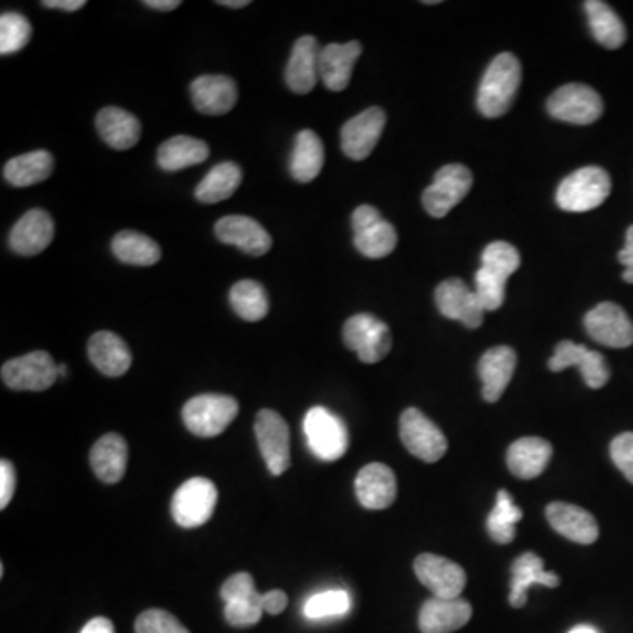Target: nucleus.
<instances>
[{
	"instance_id": "1",
	"label": "nucleus",
	"mask_w": 633,
	"mask_h": 633,
	"mask_svg": "<svg viewBox=\"0 0 633 633\" xmlns=\"http://www.w3.org/2000/svg\"><path fill=\"white\" fill-rule=\"evenodd\" d=\"M521 62L512 53H500L484 72L479 84L478 108L485 119H499L511 110L520 90Z\"/></svg>"
},
{
	"instance_id": "2",
	"label": "nucleus",
	"mask_w": 633,
	"mask_h": 633,
	"mask_svg": "<svg viewBox=\"0 0 633 633\" xmlns=\"http://www.w3.org/2000/svg\"><path fill=\"white\" fill-rule=\"evenodd\" d=\"M612 183L605 169L586 165L560 183L556 190L557 207L572 213H584L604 204L611 194Z\"/></svg>"
},
{
	"instance_id": "3",
	"label": "nucleus",
	"mask_w": 633,
	"mask_h": 633,
	"mask_svg": "<svg viewBox=\"0 0 633 633\" xmlns=\"http://www.w3.org/2000/svg\"><path fill=\"white\" fill-rule=\"evenodd\" d=\"M238 412L240 405L234 398L225 394H201L187 401L182 418L192 435L213 439L228 430Z\"/></svg>"
},
{
	"instance_id": "4",
	"label": "nucleus",
	"mask_w": 633,
	"mask_h": 633,
	"mask_svg": "<svg viewBox=\"0 0 633 633\" xmlns=\"http://www.w3.org/2000/svg\"><path fill=\"white\" fill-rule=\"evenodd\" d=\"M304 436L319 460L338 461L349 451V431L338 415L324 406H313L303 421Z\"/></svg>"
},
{
	"instance_id": "5",
	"label": "nucleus",
	"mask_w": 633,
	"mask_h": 633,
	"mask_svg": "<svg viewBox=\"0 0 633 633\" xmlns=\"http://www.w3.org/2000/svg\"><path fill=\"white\" fill-rule=\"evenodd\" d=\"M343 343L363 363L375 364L391 352L393 338L385 322L370 313H358L343 325Z\"/></svg>"
},
{
	"instance_id": "6",
	"label": "nucleus",
	"mask_w": 633,
	"mask_h": 633,
	"mask_svg": "<svg viewBox=\"0 0 633 633\" xmlns=\"http://www.w3.org/2000/svg\"><path fill=\"white\" fill-rule=\"evenodd\" d=\"M400 439L406 451L424 463H436L449 449L443 431L419 409H406L401 414Z\"/></svg>"
},
{
	"instance_id": "7",
	"label": "nucleus",
	"mask_w": 633,
	"mask_h": 633,
	"mask_svg": "<svg viewBox=\"0 0 633 633\" xmlns=\"http://www.w3.org/2000/svg\"><path fill=\"white\" fill-rule=\"evenodd\" d=\"M219 491L210 479L194 478L178 488L171 503L178 526L198 528L207 524L215 512Z\"/></svg>"
},
{
	"instance_id": "8",
	"label": "nucleus",
	"mask_w": 633,
	"mask_h": 633,
	"mask_svg": "<svg viewBox=\"0 0 633 633\" xmlns=\"http://www.w3.org/2000/svg\"><path fill=\"white\" fill-rule=\"evenodd\" d=\"M547 113L560 122L590 125L604 113V101L587 84L570 83L547 99Z\"/></svg>"
},
{
	"instance_id": "9",
	"label": "nucleus",
	"mask_w": 633,
	"mask_h": 633,
	"mask_svg": "<svg viewBox=\"0 0 633 633\" xmlns=\"http://www.w3.org/2000/svg\"><path fill=\"white\" fill-rule=\"evenodd\" d=\"M2 382L13 391L41 393L56 384L59 364L48 352L36 351L21 358L9 359L2 366Z\"/></svg>"
},
{
	"instance_id": "10",
	"label": "nucleus",
	"mask_w": 633,
	"mask_h": 633,
	"mask_svg": "<svg viewBox=\"0 0 633 633\" xmlns=\"http://www.w3.org/2000/svg\"><path fill=\"white\" fill-rule=\"evenodd\" d=\"M473 185V174L466 165L448 164L436 171L435 180L424 190L422 204L435 219L448 215L452 208L460 204Z\"/></svg>"
},
{
	"instance_id": "11",
	"label": "nucleus",
	"mask_w": 633,
	"mask_h": 633,
	"mask_svg": "<svg viewBox=\"0 0 633 633\" xmlns=\"http://www.w3.org/2000/svg\"><path fill=\"white\" fill-rule=\"evenodd\" d=\"M255 436L271 475L279 478L288 472L291 466V433L285 419L274 410H261L255 418Z\"/></svg>"
},
{
	"instance_id": "12",
	"label": "nucleus",
	"mask_w": 633,
	"mask_h": 633,
	"mask_svg": "<svg viewBox=\"0 0 633 633\" xmlns=\"http://www.w3.org/2000/svg\"><path fill=\"white\" fill-rule=\"evenodd\" d=\"M587 334L600 345L611 349H626L633 343V322L620 304H596L584 316Z\"/></svg>"
},
{
	"instance_id": "13",
	"label": "nucleus",
	"mask_w": 633,
	"mask_h": 633,
	"mask_svg": "<svg viewBox=\"0 0 633 633\" xmlns=\"http://www.w3.org/2000/svg\"><path fill=\"white\" fill-rule=\"evenodd\" d=\"M414 570L419 581L439 599H460L466 586L463 566L439 554L415 557Z\"/></svg>"
},
{
	"instance_id": "14",
	"label": "nucleus",
	"mask_w": 633,
	"mask_h": 633,
	"mask_svg": "<svg viewBox=\"0 0 633 633\" xmlns=\"http://www.w3.org/2000/svg\"><path fill=\"white\" fill-rule=\"evenodd\" d=\"M435 301L443 316L460 321L470 330H478L484 321L485 310L481 300L463 280L449 279L440 283L435 291Z\"/></svg>"
},
{
	"instance_id": "15",
	"label": "nucleus",
	"mask_w": 633,
	"mask_h": 633,
	"mask_svg": "<svg viewBox=\"0 0 633 633\" xmlns=\"http://www.w3.org/2000/svg\"><path fill=\"white\" fill-rule=\"evenodd\" d=\"M577 366L590 389L604 388L611 379L607 363L600 352L590 351L587 346L574 342H560L554 349L553 358L549 359V370L554 373L563 372L566 368Z\"/></svg>"
},
{
	"instance_id": "16",
	"label": "nucleus",
	"mask_w": 633,
	"mask_h": 633,
	"mask_svg": "<svg viewBox=\"0 0 633 633\" xmlns=\"http://www.w3.org/2000/svg\"><path fill=\"white\" fill-rule=\"evenodd\" d=\"M385 113L376 105L355 114L342 127V150L352 161H364L372 155L384 132Z\"/></svg>"
},
{
	"instance_id": "17",
	"label": "nucleus",
	"mask_w": 633,
	"mask_h": 633,
	"mask_svg": "<svg viewBox=\"0 0 633 633\" xmlns=\"http://www.w3.org/2000/svg\"><path fill=\"white\" fill-rule=\"evenodd\" d=\"M215 237L225 245L237 247L253 258L270 252L273 240L258 220L245 215H228L215 224Z\"/></svg>"
},
{
	"instance_id": "18",
	"label": "nucleus",
	"mask_w": 633,
	"mask_h": 633,
	"mask_svg": "<svg viewBox=\"0 0 633 633\" xmlns=\"http://www.w3.org/2000/svg\"><path fill=\"white\" fill-rule=\"evenodd\" d=\"M396 493V475L388 464H366L355 478V496L370 511H382L393 505Z\"/></svg>"
},
{
	"instance_id": "19",
	"label": "nucleus",
	"mask_w": 633,
	"mask_h": 633,
	"mask_svg": "<svg viewBox=\"0 0 633 633\" xmlns=\"http://www.w3.org/2000/svg\"><path fill=\"white\" fill-rule=\"evenodd\" d=\"M56 237V225L48 211L36 208L27 211L26 215L18 220L9 234V247L20 255H38L42 250L50 247Z\"/></svg>"
},
{
	"instance_id": "20",
	"label": "nucleus",
	"mask_w": 633,
	"mask_h": 633,
	"mask_svg": "<svg viewBox=\"0 0 633 633\" xmlns=\"http://www.w3.org/2000/svg\"><path fill=\"white\" fill-rule=\"evenodd\" d=\"M472 617V605L461 599L431 596L419 612L422 633H452L463 629Z\"/></svg>"
},
{
	"instance_id": "21",
	"label": "nucleus",
	"mask_w": 633,
	"mask_h": 633,
	"mask_svg": "<svg viewBox=\"0 0 633 633\" xmlns=\"http://www.w3.org/2000/svg\"><path fill=\"white\" fill-rule=\"evenodd\" d=\"M518 366V354L512 346H493L479 361V376L482 380V398L494 403L505 393Z\"/></svg>"
},
{
	"instance_id": "22",
	"label": "nucleus",
	"mask_w": 633,
	"mask_h": 633,
	"mask_svg": "<svg viewBox=\"0 0 633 633\" xmlns=\"http://www.w3.org/2000/svg\"><path fill=\"white\" fill-rule=\"evenodd\" d=\"M190 98L199 113L225 114L238 101L237 83L222 74H204L190 84Z\"/></svg>"
},
{
	"instance_id": "23",
	"label": "nucleus",
	"mask_w": 633,
	"mask_h": 633,
	"mask_svg": "<svg viewBox=\"0 0 633 633\" xmlns=\"http://www.w3.org/2000/svg\"><path fill=\"white\" fill-rule=\"evenodd\" d=\"M363 53V47L358 41L345 44H328L321 48L319 57V74L325 89L331 92H342L351 83L352 71L355 62Z\"/></svg>"
},
{
	"instance_id": "24",
	"label": "nucleus",
	"mask_w": 633,
	"mask_h": 633,
	"mask_svg": "<svg viewBox=\"0 0 633 633\" xmlns=\"http://www.w3.org/2000/svg\"><path fill=\"white\" fill-rule=\"evenodd\" d=\"M319 57L321 48L313 36H303L294 42L288 69H285V83L294 93L312 92L316 81L321 80L319 74Z\"/></svg>"
},
{
	"instance_id": "25",
	"label": "nucleus",
	"mask_w": 633,
	"mask_h": 633,
	"mask_svg": "<svg viewBox=\"0 0 633 633\" xmlns=\"http://www.w3.org/2000/svg\"><path fill=\"white\" fill-rule=\"evenodd\" d=\"M551 526L577 544L590 545L599 539V524L590 512L572 503L553 502L545 509Z\"/></svg>"
},
{
	"instance_id": "26",
	"label": "nucleus",
	"mask_w": 633,
	"mask_h": 633,
	"mask_svg": "<svg viewBox=\"0 0 633 633\" xmlns=\"http://www.w3.org/2000/svg\"><path fill=\"white\" fill-rule=\"evenodd\" d=\"M553 456V445L539 436L515 440L506 451V466L512 475L523 481L535 479L547 469Z\"/></svg>"
},
{
	"instance_id": "27",
	"label": "nucleus",
	"mask_w": 633,
	"mask_h": 633,
	"mask_svg": "<svg viewBox=\"0 0 633 633\" xmlns=\"http://www.w3.org/2000/svg\"><path fill=\"white\" fill-rule=\"evenodd\" d=\"M129 448L119 433H105L93 443L90 451V466L104 484H117L125 475Z\"/></svg>"
},
{
	"instance_id": "28",
	"label": "nucleus",
	"mask_w": 633,
	"mask_h": 633,
	"mask_svg": "<svg viewBox=\"0 0 633 633\" xmlns=\"http://www.w3.org/2000/svg\"><path fill=\"white\" fill-rule=\"evenodd\" d=\"M89 358L93 366L105 376H122L129 372L132 354L119 334L98 331L89 340Z\"/></svg>"
},
{
	"instance_id": "29",
	"label": "nucleus",
	"mask_w": 633,
	"mask_h": 633,
	"mask_svg": "<svg viewBox=\"0 0 633 633\" xmlns=\"http://www.w3.org/2000/svg\"><path fill=\"white\" fill-rule=\"evenodd\" d=\"M533 584L557 587L560 586V577L553 572H545L544 562L539 554H521L512 563L511 596H509L512 607L521 609L526 605V593Z\"/></svg>"
},
{
	"instance_id": "30",
	"label": "nucleus",
	"mask_w": 633,
	"mask_h": 633,
	"mask_svg": "<svg viewBox=\"0 0 633 633\" xmlns=\"http://www.w3.org/2000/svg\"><path fill=\"white\" fill-rule=\"evenodd\" d=\"M99 135L113 150H129L138 144L141 138V123L134 114L122 108L108 105L96 117Z\"/></svg>"
},
{
	"instance_id": "31",
	"label": "nucleus",
	"mask_w": 633,
	"mask_h": 633,
	"mask_svg": "<svg viewBox=\"0 0 633 633\" xmlns=\"http://www.w3.org/2000/svg\"><path fill=\"white\" fill-rule=\"evenodd\" d=\"M210 157V148L204 141L190 135H174L159 147L157 161L164 171H182L190 165H198Z\"/></svg>"
},
{
	"instance_id": "32",
	"label": "nucleus",
	"mask_w": 633,
	"mask_h": 633,
	"mask_svg": "<svg viewBox=\"0 0 633 633\" xmlns=\"http://www.w3.org/2000/svg\"><path fill=\"white\" fill-rule=\"evenodd\" d=\"M324 165V144L313 131L295 135L291 155V174L295 182L309 183L319 177Z\"/></svg>"
},
{
	"instance_id": "33",
	"label": "nucleus",
	"mask_w": 633,
	"mask_h": 633,
	"mask_svg": "<svg viewBox=\"0 0 633 633\" xmlns=\"http://www.w3.org/2000/svg\"><path fill=\"white\" fill-rule=\"evenodd\" d=\"M53 173V157L47 150L23 153L14 157L4 165V178L9 185L17 189L44 182Z\"/></svg>"
},
{
	"instance_id": "34",
	"label": "nucleus",
	"mask_w": 633,
	"mask_h": 633,
	"mask_svg": "<svg viewBox=\"0 0 633 633\" xmlns=\"http://www.w3.org/2000/svg\"><path fill=\"white\" fill-rule=\"evenodd\" d=\"M243 182V171L234 162H222L210 169L203 182L195 187L199 203L215 204L232 198Z\"/></svg>"
},
{
	"instance_id": "35",
	"label": "nucleus",
	"mask_w": 633,
	"mask_h": 633,
	"mask_svg": "<svg viewBox=\"0 0 633 633\" xmlns=\"http://www.w3.org/2000/svg\"><path fill=\"white\" fill-rule=\"evenodd\" d=\"M591 34L607 50H617L626 41V29L616 11L600 0H587L584 4Z\"/></svg>"
},
{
	"instance_id": "36",
	"label": "nucleus",
	"mask_w": 633,
	"mask_h": 633,
	"mask_svg": "<svg viewBox=\"0 0 633 633\" xmlns=\"http://www.w3.org/2000/svg\"><path fill=\"white\" fill-rule=\"evenodd\" d=\"M114 258L131 267H153L161 261V247L141 232L122 231L111 241Z\"/></svg>"
},
{
	"instance_id": "37",
	"label": "nucleus",
	"mask_w": 633,
	"mask_h": 633,
	"mask_svg": "<svg viewBox=\"0 0 633 633\" xmlns=\"http://www.w3.org/2000/svg\"><path fill=\"white\" fill-rule=\"evenodd\" d=\"M231 307L238 316L247 322L262 321L270 312V300L261 283L255 280H240L229 292Z\"/></svg>"
},
{
	"instance_id": "38",
	"label": "nucleus",
	"mask_w": 633,
	"mask_h": 633,
	"mask_svg": "<svg viewBox=\"0 0 633 633\" xmlns=\"http://www.w3.org/2000/svg\"><path fill=\"white\" fill-rule=\"evenodd\" d=\"M523 520V511L515 505L511 494L500 490L496 494V505L488 518V533L496 544H511L518 535V523Z\"/></svg>"
},
{
	"instance_id": "39",
	"label": "nucleus",
	"mask_w": 633,
	"mask_h": 633,
	"mask_svg": "<svg viewBox=\"0 0 633 633\" xmlns=\"http://www.w3.org/2000/svg\"><path fill=\"white\" fill-rule=\"evenodd\" d=\"M354 245L359 253H363L364 258H388L389 253H393L398 245L396 229L393 224H389L388 220L382 219L372 228L355 232Z\"/></svg>"
},
{
	"instance_id": "40",
	"label": "nucleus",
	"mask_w": 633,
	"mask_h": 633,
	"mask_svg": "<svg viewBox=\"0 0 633 633\" xmlns=\"http://www.w3.org/2000/svg\"><path fill=\"white\" fill-rule=\"evenodd\" d=\"M32 38V27L23 14L8 11L0 17V56H13Z\"/></svg>"
},
{
	"instance_id": "41",
	"label": "nucleus",
	"mask_w": 633,
	"mask_h": 633,
	"mask_svg": "<svg viewBox=\"0 0 633 633\" xmlns=\"http://www.w3.org/2000/svg\"><path fill=\"white\" fill-rule=\"evenodd\" d=\"M349 611H351V596L343 590L322 591L304 604V616L309 620L343 616Z\"/></svg>"
},
{
	"instance_id": "42",
	"label": "nucleus",
	"mask_w": 633,
	"mask_h": 633,
	"mask_svg": "<svg viewBox=\"0 0 633 633\" xmlns=\"http://www.w3.org/2000/svg\"><path fill=\"white\" fill-rule=\"evenodd\" d=\"M521 255L515 247L505 241H494L491 245L485 247L482 252V268L499 274L502 279L509 280L511 274L520 270Z\"/></svg>"
},
{
	"instance_id": "43",
	"label": "nucleus",
	"mask_w": 633,
	"mask_h": 633,
	"mask_svg": "<svg viewBox=\"0 0 633 633\" xmlns=\"http://www.w3.org/2000/svg\"><path fill=\"white\" fill-rule=\"evenodd\" d=\"M506 280L499 274L491 273L485 268H479L475 274V294L481 300L485 312H494L502 307L505 301Z\"/></svg>"
},
{
	"instance_id": "44",
	"label": "nucleus",
	"mask_w": 633,
	"mask_h": 633,
	"mask_svg": "<svg viewBox=\"0 0 633 633\" xmlns=\"http://www.w3.org/2000/svg\"><path fill=\"white\" fill-rule=\"evenodd\" d=\"M262 593H255L245 600H237V602H228L224 609V616L229 625L237 629H245V626L258 625L261 621L262 612Z\"/></svg>"
},
{
	"instance_id": "45",
	"label": "nucleus",
	"mask_w": 633,
	"mask_h": 633,
	"mask_svg": "<svg viewBox=\"0 0 633 633\" xmlns=\"http://www.w3.org/2000/svg\"><path fill=\"white\" fill-rule=\"evenodd\" d=\"M135 633H190L185 626L162 609H150L141 612L135 620Z\"/></svg>"
},
{
	"instance_id": "46",
	"label": "nucleus",
	"mask_w": 633,
	"mask_h": 633,
	"mask_svg": "<svg viewBox=\"0 0 633 633\" xmlns=\"http://www.w3.org/2000/svg\"><path fill=\"white\" fill-rule=\"evenodd\" d=\"M611 458L621 473L633 484V433H621L611 443Z\"/></svg>"
},
{
	"instance_id": "47",
	"label": "nucleus",
	"mask_w": 633,
	"mask_h": 633,
	"mask_svg": "<svg viewBox=\"0 0 633 633\" xmlns=\"http://www.w3.org/2000/svg\"><path fill=\"white\" fill-rule=\"evenodd\" d=\"M255 593L259 591L255 590V583H253V577L249 572H238V574L231 575L220 590V596L225 604L237 602V600L250 599Z\"/></svg>"
},
{
	"instance_id": "48",
	"label": "nucleus",
	"mask_w": 633,
	"mask_h": 633,
	"mask_svg": "<svg viewBox=\"0 0 633 633\" xmlns=\"http://www.w3.org/2000/svg\"><path fill=\"white\" fill-rule=\"evenodd\" d=\"M14 491H17V470L11 461L2 460L0 461V509L2 511L13 500Z\"/></svg>"
},
{
	"instance_id": "49",
	"label": "nucleus",
	"mask_w": 633,
	"mask_h": 633,
	"mask_svg": "<svg viewBox=\"0 0 633 633\" xmlns=\"http://www.w3.org/2000/svg\"><path fill=\"white\" fill-rule=\"evenodd\" d=\"M382 215L376 208L370 207V204H363V207L355 208L354 213H352V229L355 232L364 231V229L372 228L373 224L380 222Z\"/></svg>"
},
{
	"instance_id": "50",
	"label": "nucleus",
	"mask_w": 633,
	"mask_h": 633,
	"mask_svg": "<svg viewBox=\"0 0 633 633\" xmlns=\"http://www.w3.org/2000/svg\"><path fill=\"white\" fill-rule=\"evenodd\" d=\"M261 600L264 612L273 614V616L285 611L289 602L288 595H285L282 590H271L268 591V593H262Z\"/></svg>"
},
{
	"instance_id": "51",
	"label": "nucleus",
	"mask_w": 633,
	"mask_h": 633,
	"mask_svg": "<svg viewBox=\"0 0 633 633\" xmlns=\"http://www.w3.org/2000/svg\"><path fill=\"white\" fill-rule=\"evenodd\" d=\"M617 259H620L621 264L625 267L623 280L633 283V225H630L629 231H626L625 249L617 253Z\"/></svg>"
},
{
	"instance_id": "52",
	"label": "nucleus",
	"mask_w": 633,
	"mask_h": 633,
	"mask_svg": "<svg viewBox=\"0 0 633 633\" xmlns=\"http://www.w3.org/2000/svg\"><path fill=\"white\" fill-rule=\"evenodd\" d=\"M41 4L48 9H60V11H66V13H74V11H80L81 8H84L87 2L84 0H44Z\"/></svg>"
},
{
	"instance_id": "53",
	"label": "nucleus",
	"mask_w": 633,
	"mask_h": 633,
	"mask_svg": "<svg viewBox=\"0 0 633 633\" xmlns=\"http://www.w3.org/2000/svg\"><path fill=\"white\" fill-rule=\"evenodd\" d=\"M80 633H114V626L108 617H93Z\"/></svg>"
},
{
	"instance_id": "54",
	"label": "nucleus",
	"mask_w": 633,
	"mask_h": 633,
	"mask_svg": "<svg viewBox=\"0 0 633 633\" xmlns=\"http://www.w3.org/2000/svg\"><path fill=\"white\" fill-rule=\"evenodd\" d=\"M143 4L155 11H174L182 6V2L180 0H144Z\"/></svg>"
},
{
	"instance_id": "55",
	"label": "nucleus",
	"mask_w": 633,
	"mask_h": 633,
	"mask_svg": "<svg viewBox=\"0 0 633 633\" xmlns=\"http://www.w3.org/2000/svg\"><path fill=\"white\" fill-rule=\"evenodd\" d=\"M220 6H225V8L241 9L247 8L250 4V0H219Z\"/></svg>"
},
{
	"instance_id": "56",
	"label": "nucleus",
	"mask_w": 633,
	"mask_h": 633,
	"mask_svg": "<svg viewBox=\"0 0 633 633\" xmlns=\"http://www.w3.org/2000/svg\"><path fill=\"white\" fill-rule=\"evenodd\" d=\"M569 633H599V632H596V630L593 629V626L579 625V626H575V629L570 630Z\"/></svg>"
},
{
	"instance_id": "57",
	"label": "nucleus",
	"mask_w": 633,
	"mask_h": 633,
	"mask_svg": "<svg viewBox=\"0 0 633 633\" xmlns=\"http://www.w3.org/2000/svg\"><path fill=\"white\" fill-rule=\"evenodd\" d=\"M68 373V366L66 364H59V376H66Z\"/></svg>"
}]
</instances>
